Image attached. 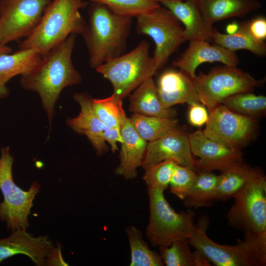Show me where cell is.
Masks as SVG:
<instances>
[{"mask_svg": "<svg viewBox=\"0 0 266 266\" xmlns=\"http://www.w3.org/2000/svg\"><path fill=\"white\" fill-rule=\"evenodd\" d=\"M239 28L237 23H233L229 24L226 28L227 34H233L236 32Z\"/></svg>", "mask_w": 266, "mask_h": 266, "instance_id": "f35d334b", "label": "cell"}, {"mask_svg": "<svg viewBox=\"0 0 266 266\" xmlns=\"http://www.w3.org/2000/svg\"><path fill=\"white\" fill-rule=\"evenodd\" d=\"M176 164L174 161L167 160L145 168L143 179L148 188L165 191L169 186Z\"/></svg>", "mask_w": 266, "mask_h": 266, "instance_id": "d6a6232c", "label": "cell"}, {"mask_svg": "<svg viewBox=\"0 0 266 266\" xmlns=\"http://www.w3.org/2000/svg\"><path fill=\"white\" fill-rule=\"evenodd\" d=\"M169 9L184 26L187 41L205 40L210 42L213 25L203 18L196 0H184L161 3Z\"/></svg>", "mask_w": 266, "mask_h": 266, "instance_id": "ffe728a7", "label": "cell"}, {"mask_svg": "<svg viewBox=\"0 0 266 266\" xmlns=\"http://www.w3.org/2000/svg\"><path fill=\"white\" fill-rule=\"evenodd\" d=\"M244 238L247 240L255 266L266 265V231L244 232Z\"/></svg>", "mask_w": 266, "mask_h": 266, "instance_id": "e575fe53", "label": "cell"}, {"mask_svg": "<svg viewBox=\"0 0 266 266\" xmlns=\"http://www.w3.org/2000/svg\"><path fill=\"white\" fill-rule=\"evenodd\" d=\"M250 168L242 161L221 171L216 185L217 200L233 198L245 184Z\"/></svg>", "mask_w": 266, "mask_h": 266, "instance_id": "4316f807", "label": "cell"}, {"mask_svg": "<svg viewBox=\"0 0 266 266\" xmlns=\"http://www.w3.org/2000/svg\"><path fill=\"white\" fill-rule=\"evenodd\" d=\"M75 37V34L69 35L42 56L32 70L21 75V87L38 94L48 117L49 129L55 115V104L62 90L82 81L71 59Z\"/></svg>", "mask_w": 266, "mask_h": 266, "instance_id": "6da1fadb", "label": "cell"}, {"mask_svg": "<svg viewBox=\"0 0 266 266\" xmlns=\"http://www.w3.org/2000/svg\"><path fill=\"white\" fill-rule=\"evenodd\" d=\"M150 46L142 40L129 53L110 59L96 69L111 82L113 94L121 100L152 77L158 70L150 56Z\"/></svg>", "mask_w": 266, "mask_h": 266, "instance_id": "277c9868", "label": "cell"}, {"mask_svg": "<svg viewBox=\"0 0 266 266\" xmlns=\"http://www.w3.org/2000/svg\"><path fill=\"white\" fill-rule=\"evenodd\" d=\"M62 246H55L47 236L34 237L26 230L12 231L5 238H0V263L17 254L29 257L37 266H67L64 260Z\"/></svg>", "mask_w": 266, "mask_h": 266, "instance_id": "7c38bea8", "label": "cell"}, {"mask_svg": "<svg viewBox=\"0 0 266 266\" xmlns=\"http://www.w3.org/2000/svg\"><path fill=\"white\" fill-rule=\"evenodd\" d=\"M227 214L229 224L245 232L266 231V178L260 169L250 168L242 188L233 197Z\"/></svg>", "mask_w": 266, "mask_h": 266, "instance_id": "52a82bcc", "label": "cell"}, {"mask_svg": "<svg viewBox=\"0 0 266 266\" xmlns=\"http://www.w3.org/2000/svg\"><path fill=\"white\" fill-rule=\"evenodd\" d=\"M126 231L131 247V266L165 265L160 254L149 248L139 230L133 226H130Z\"/></svg>", "mask_w": 266, "mask_h": 266, "instance_id": "83f0119b", "label": "cell"}, {"mask_svg": "<svg viewBox=\"0 0 266 266\" xmlns=\"http://www.w3.org/2000/svg\"><path fill=\"white\" fill-rule=\"evenodd\" d=\"M200 102L210 111L226 98L244 92H252L264 80H257L236 66L213 68L200 72L193 79Z\"/></svg>", "mask_w": 266, "mask_h": 266, "instance_id": "ba28073f", "label": "cell"}, {"mask_svg": "<svg viewBox=\"0 0 266 266\" xmlns=\"http://www.w3.org/2000/svg\"><path fill=\"white\" fill-rule=\"evenodd\" d=\"M149 219L146 234L152 246H168L174 241L189 238L195 230V212H176L166 200L164 191L148 188Z\"/></svg>", "mask_w": 266, "mask_h": 266, "instance_id": "5b68a950", "label": "cell"}, {"mask_svg": "<svg viewBox=\"0 0 266 266\" xmlns=\"http://www.w3.org/2000/svg\"><path fill=\"white\" fill-rule=\"evenodd\" d=\"M136 18L137 33L149 36L155 42L152 58L158 70L187 41L184 27L169 9L161 5Z\"/></svg>", "mask_w": 266, "mask_h": 266, "instance_id": "9c48e42d", "label": "cell"}, {"mask_svg": "<svg viewBox=\"0 0 266 266\" xmlns=\"http://www.w3.org/2000/svg\"><path fill=\"white\" fill-rule=\"evenodd\" d=\"M156 85L160 101L166 108L177 104L200 102L193 79L180 70L164 71Z\"/></svg>", "mask_w": 266, "mask_h": 266, "instance_id": "ac0fdd59", "label": "cell"}, {"mask_svg": "<svg viewBox=\"0 0 266 266\" xmlns=\"http://www.w3.org/2000/svg\"><path fill=\"white\" fill-rule=\"evenodd\" d=\"M84 0H52L35 30L19 45V49H33L43 56L72 34L82 35L87 23L80 10Z\"/></svg>", "mask_w": 266, "mask_h": 266, "instance_id": "3957f363", "label": "cell"}, {"mask_svg": "<svg viewBox=\"0 0 266 266\" xmlns=\"http://www.w3.org/2000/svg\"><path fill=\"white\" fill-rule=\"evenodd\" d=\"M12 52V49L6 45H4L0 42V55L5 53H10Z\"/></svg>", "mask_w": 266, "mask_h": 266, "instance_id": "ab89813d", "label": "cell"}, {"mask_svg": "<svg viewBox=\"0 0 266 266\" xmlns=\"http://www.w3.org/2000/svg\"><path fill=\"white\" fill-rule=\"evenodd\" d=\"M129 101V110L133 113L169 118H173L176 115L175 110L162 105L152 77L135 89L130 95Z\"/></svg>", "mask_w": 266, "mask_h": 266, "instance_id": "603a6c76", "label": "cell"}, {"mask_svg": "<svg viewBox=\"0 0 266 266\" xmlns=\"http://www.w3.org/2000/svg\"><path fill=\"white\" fill-rule=\"evenodd\" d=\"M206 62H220L227 66H236L240 61L235 51L217 44L211 45L207 41L194 40L189 41L188 48L172 62V65L194 79L197 68Z\"/></svg>", "mask_w": 266, "mask_h": 266, "instance_id": "e0dca14e", "label": "cell"}, {"mask_svg": "<svg viewBox=\"0 0 266 266\" xmlns=\"http://www.w3.org/2000/svg\"><path fill=\"white\" fill-rule=\"evenodd\" d=\"M52 0H0V42L27 37L40 23Z\"/></svg>", "mask_w": 266, "mask_h": 266, "instance_id": "30bf717a", "label": "cell"}, {"mask_svg": "<svg viewBox=\"0 0 266 266\" xmlns=\"http://www.w3.org/2000/svg\"><path fill=\"white\" fill-rule=\"evenodd\" d=\"M120 129L122 142L120 163L115 172L126 179H133L137 176V169L142 166L147 141L137 133L127 117L123 120Z\"/></svg>", "mask_w": 266, "mask_h": 266, "instance_id": "d6986e66", "label": "cell"}, {"mask_svg": "<svg viewBox=\"0 0 266 266\" xmlns=\"http://www.w3.org/2000/svg\"><path fill=\"white\" fill-rule=\"evenodd\" d=\"M103 4L114 13L125 16L136 17L161 5L155 0H90Z\"/></svg>", "mask_w": 266, "mask_h": 266, "instance_id": "4dcf8cb0", "label": "cell"}, {"mask_svg": "<svg viewBox=\"0 0 266 266\" xmlns=\"http://www.w3.org/2000/svg\"><path fill=\"white\" fill-rule=\"evenodd\" d=\"M221 104L236 113L255 119L265 113L266 97L251 92L240 93L225 99Z\"/></svg>", "mask_w": 266, "mask_h": 266, "instance_id": "f1b7e54d", "label": "cell"}, {"mask_svg": "<svg viewBox=\"0 0 266 266\" xmlns=\"http://www.w3.org/2000/svg\"><path fill=\"white\" fill-rule=\"evenodd\" d=\"M191 151L199 172L222 171L243 161L240 150L228 147L206 137L200 130L188 135Z\"/></svg>", "mask_w": 266, "mask_h": 266, "instance_id": "9a60e30c", "label": "cell"}, {"mask_svg": "<svg viewBox=\"0 0 266 266\" xmlns=\"http://www.w3.org/2000/svg\"><path fill=\"white\" fill-rule=\"evenodd\" d=\"M218 175L212 172H199L193 186L182 200L188 208L209 206L216 199Z\"/></svg>", "mask_w": 266, "mask_h": 266, "instance_id": "d4e9b609", "label": "cell"}, {"mask_svg": "<svg viewBox=\"0 0 266 266\" xmlns=\"http://www.w3.org/2000/svg\"><path fill=\"white\" fill-rule=\"evenodd\" d=\"M130 121L139 135L146 141H151L177 128L176 119L147 116L133 113Z\"/></svg>", "mask_w": 266, "mask_h": 266, "instance_id": "484cf974", "label": "cell"}, {"mask_svg": "<svg viewBox=\"0 0 266 266\" xmlns=\"http://www.w3.org/2000/svg\"><path fill=\"white\" fill-rule=\"evenodd\" d=\"M122 100L112 94L110 97L91 100L92 106L99 119L110 128H120L127 117L122 106Z\"/></svg>", "mask_w": 266, "mask_h": 266, "instance_id": "f546056e", "label": "cell"}, {"mask_svg": "<svg viewBox=\"0 0 266 266\" xmlns=\"http://www.w3.org/2000/svg\"><path fill=\"white\" fill-rule=\"evenodd\" d=\"M13 157L10 147L1 149L0 156V190L3 200L0 202V220L8 230H27L29 227L28 216L40 186L33 181L28 191H24L14 182L12 176Z\"/></svg>", "mask_w": 266, "mask_h": 266, "instance_id": "8992f818", "label": "cell"}, {"mask_svg": "<svg viewBox=\"0 0 266 266\" xmlns=\"http://www.w3.org/2000/svg\"><path fill=\"white\" fill-rule=\"evenodd\" d=\"M189 105L188 120L190 124L197 127H201L206 124L209 117L206 107L200 102Z\"/></svg>", "mask_w": 266, "mask_h": 266, "instance_id": "d590c367", "label": "cell"}, {"mask_svg": "<svg viewBox=\"0 0 266 266\" xmlns=\"http://www.w3.org/2000/svg\"><path fill=\"white\" fill-rule=\"evenodd\" d=\"M42 56L36 50H20L13 53L0 55V98L6 97L9 90L6 83L13 77L30 71L36 65Z\"/></svg>", "mask_w": 266, "mask_h": 266, "instance_id": "7402d4cb", "label": "cell"}, {"mask_svg": "<svg viewBox=\"0 0 266 266\" xmlns=\"http://www.w3.org/2000/svg\"><path fill=\"white\" fill-rule=\"evenodd\" d=\"M210 42L232 51L247 50L259 56L266 53L265 42L253 36L249 30L248 21L242 23L233 34L221 33L215 29Z\"/></svg>", "mask_w": 266, "mask_h": 266, "instance_id": "cb8c5ba5", "label": "cell"}, {"mask_svg": "<svg viewBox=\"0 0 266 266\" xmlns=\"http://www.w3.org/2000/svg\"><path fill=\"white\" fill-rule=\"evenodd\" d=\"M209 223L205 216L199 219L194 233L188 238L189 245L217 266H255L248 243L244 238L238 239L235 245L217 243L206 235Z\"/></svg>", "mask_w": 266, "mask_h": 266, "instance_id": "4fadbf2b", "label": "cell"}, {"mask_svg": "<svg viewBox=\"0 0 266 266\" xmlns=\"http://www.w3.org/2000/svg\"><path fill=\"white\" fill-rule=\"evenodd\" d=\"M197 175L196 170L177 164L169 184L170 192L183 200L193 186Z\"/></svg>", "mask_w": 266, "mask_h": 266, "instance_id": "836d02e7", "label": "cell"}, {"mask_svg": "<svg viewBox=\"0 0 266 266\" xmlns=\"http://www.w3.org/2000/svg\"><path fill=\"white\" fill-rule=\"evenodd\" d=\"M208 113V119L202 132L213 140L240 150L255 134L256 121L254 118L236 113L223 104Z\"/></svg>", "mask_w": 266, "mask_h": 266, "instance_id": "8fae6325", "label": "cell"}, {"mask_svg": "<svg viewBox=\"0 0 266 266\" xmlns=\"http://www.w3.org/2000/svg\"><path fill=\"white\" fill-rule=\"evenodd\" d=\"M74 99L79 103L78 115L68 118L67 125L76 133L85 135L94 146L98 155H102L107 150L105 142L110 145L112 152L118 149V143H122L120 129L110 128L97 116L91 103V97L85 93L74 95Z\"/></svg>", "mask_w": 266, "mask_h": 266, "instance_id": "5bb4252c", "label": "cell"}, {"mask_svg": "<svg viewBox=\"0 0 266 266\" xmlns=\"http://www.w3.org/2000/svg\"><path fill=\"white\" fill-rule=\"evenodd\" d=\"M196 266H211L209 261L202 253L197 250L193 252Z\"/></svg>", "mask_w": 266, "mask_h": 266, "instance_id": "74e56055", "label": "cell"}, {"mask_svg": "<svg viewBox=\"0 0 266 266\" xmlns=\"http://www.w3.org/2000/svg\"><path fill=\"white\" fill-rule=\"evenodd\" d=\"M204 19L213 25L219 21L243 17L260 9L258 0H196Z\"/></svg>", "mask_w": 266, "mask_h": 266, "instance_id": "44dd1931", "label": "cell"}, {"mask_svg": "<svg viewBox=\"0 0 266 266\" xmlns=\"http://www.w3.org/2000/svg\"><path fill=\"white\" fill-rule=\"evenodd\" d=\"M160 4L162 2H174V1H183L184 0H155Z\"/></svg>", "mask_w": 266, "mask_h": 266, "instance_id": "60d3db41", "label": "cell"}, {"mask_svg": "<svg viewBox=\"0 0 266 266\" xmlns=\"http://www.w3.org/2000/svg\"><path fill=\"white\" fill-rule=\"evenodd\" d=\"M160 254L166 266H196L187 238L174 241L168 246L159 247Z\"/></svg>", "mask_w": 266, "mask_h": 266, "instance_id": "1f68e13d", "label": "cell"}, {"mask_svg": "<svg viewBox=\"0 0 266 266\" xmlns=\"http://www.w3.org/2000/svg\"><path fill=\"white\" fill-rule=\"evenodd\" d=\"M248 26L251 33L256 39L263 40L266 38V19L264 17H258L248 21Z\"/></svg>", "mask_w": 266, "mask_h": 266, "instance_id": "8d00e7d4", "label": "cell"}, {"mask_svg": "<svg viewBox=\"0 0 266 266\" xmlns=\"http://www.w3.org/2000/svg\"><path fill=\"white\" fill-rule=\"evenodd\" d=\"M170 160L196 171L188 135L178 128L147 144L142 166Z\"/></svg>", "mask_w": 266, "mask_h": 266, "instance_id": "2e32d148", "label": "cell"}, {"mask_svg": "<svg viewBox=\"0 0 266 266\" xmlns=\"http://www.w3.org/2000/svg\"><path fill=\"white\" fill-rule=\"evenodd\" d=\"M89 21L82 35L94 69L123 54L133 18L117 14L105 5L92 2L88 9Z\"/></svg>", "mask_w": 266, "mask_h": 266, "instance_id": "7a4b0ae2", "label": "cell"}]
</instances>
